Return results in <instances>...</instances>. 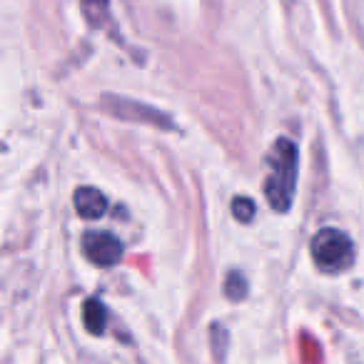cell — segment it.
I'll list each match as a JSON object with an SVG mask.
<instances>
[{
	"label": "cell",
	"mask_w": 364,
	"mask_h": 364,
	"mask_svg": "<svg viewBox=\"0 0 364 364\" xmlns=\"http://www.w3.org/2000/svg\"><path fill=\"white\" fill-rule=\"evenodd\" d=\"M73 203H75V210L82 220H97V218H102L107 210L105 195L95 188H80L75 193V198H73Z\"/></svg>",
	"instance_id": "obj_4"
},
{
	"label": "cell",
	"mask_w": 364,
	"mask_h": 364,
	"mask_svg": "<svg viewBox=\"0 0 364 364\" xmlns=\"http://www.w3.org/2000/svg\"><path fill=\"white\" fill-rule=\"evenodd\" d=\"M82 322H85V329L92 334H102L107 324V309L102 302L97 299H87L85 307H82Z\"/></svg>",
	"instance_id": "obj_5"
},
{
	"label": "cell",
	"mask_w": 364,
	"mask_h": 364,
	"mask_svg": "<svg viewBox=\"0 0 364 364\" xmlns=\"http://www.w3.org/2000/svg\"><path fill=\"white\" fill-rule=\"evenodd\" d=\"M82 11L85 18L95 28H102L107 21V0H82Z\"/></svg>",
	"instance_id": "obj_6"
},
{
	"label": "cell",
	"mask_w": 364,
	"mask_h": 364,
	"mask_svg": "<svg viewBox=\"0 0 364 364\" xmlns=\"http://www.w3.org/2000/svg\"><path fill=\"white\" fill-rule=\"evenodd\" d=\"M312 259L322 272H344L349 264L354 262V245L349 240L347 232L334 228H324L319 230L312 237Z\"/></svg>",
	"instance_id": "obj_2"
},
{
	"label": "cell",
	"mask_w": 364,
	"mask_h": 364,
	"mask_svg": "<svg viewBox=\"0 0 364 364\" xmlns=\"http://www.w3.org/2000/svg\"><path fill=\"white\" fill-rule=\"evenodd\" d=\"M232 215L240 220V223H250V220L255 218V203L250 198H235Z\"/></svg>",
	"instance_id": "obj_8"
},
{
	"label": "cell",
	"mask_w": 364,
	"mask_h": 364,
	"mask_svg": "<svg viewBox=\"0 0 364 364\" xmlns=\"http://www.w3.org/2000/svg\"><path fill=\"white\" fill-rule=\"evenodd\" d=\"M297 147L292 140L279 137L267 152V177H264V198L274 213H287L297 190Z\"/></svg>",
	"instance_id": "obj_1"
},
{
	"label": "cell",
	"mask_w": 364,
	"mask_h": 364,
	"mask_svg": "<svg viewBox=\"0 0 364 364\" xmlns=\"http://www.w3.org/2000/svg\"><path fill=\"white\" fill-rule=\"evenodd\" d=\"M82 252L97 267H112L122 257V242L112 232H87L82 237Z\"/></svg>",
	"instance_id": "obj_3"
},
{
	"label": "cell",
	"mask_w": 364,
	"mask_h": 364,
	"mask_svg": "<svg viewBox=\"0 0 364 364\" xmlns=\"http://www.w3.org/2000/svg\"><path fill=\"white\" fill-rule=\"evenodd\" d=\"M225 294L230 299H242L247 294V282L240 272H230L228 274V284H225Z\"/></svg>",
	"instance_id": "obj_7"
}]
</instances>
